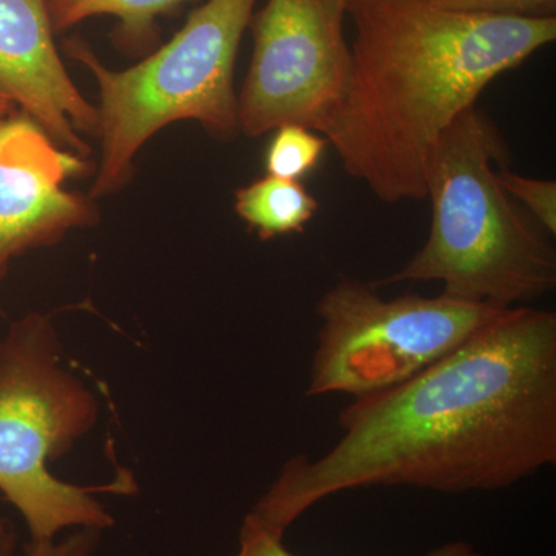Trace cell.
I'll return each instance as SVG.
<instances>
[{"label": "cell", "instance_id": "1", "mask_svg": "<svg viewBox=\"0 0 556 556\" xmlns=\"http://www.w3.org/2000/svg\"><path fill=\"white\" fill-rule=\"evenodd\" d=\"M316 460H289L251 511L285 530L346 490H500L556 463V314L517 306L441 361L354 401Z\"/></svg>", "mask_w": 556, "mask_h": 556}, {"label": "cell", "instance_id": "2", "mask_svg": "<svg viewBox=\"0 0 556 556\" xmlns=\"http://www.w3.org/2000/svg\"><path fill=\"white\" fill-rule=\"evenodd\" d=\"M351 73L321 131L388 204L427 199L431 156L482 91L556 39V17L485 16L424 0H348Z\"/></svg>", "mask_w": 556, "mask_h": 556}, {"label": "cell", "instance_id": "3", "mask_svg": "<svg viewBox=\"0 0 556 556\" xmlns=\"http://www.w3.org/2000/svg\"><path fill=\"white\" fill-rule=\"evenodd\" d=\"M506 144L496 127L468 109L431 156L430 236L404 268L372 287L441 281L442 294L496 308L532 305L556 287V252L546 230L503 189L497 167Z\"/></svg>", "mask_w": 556, "mask_h": 556}, {"label": "cell", "instance_id": "4", "mask_svg": "<svg viewBox=\"0 0 556 556\" xmlns=\"http://www.w3.org/2000/svg\"><path fill=\"white\" fill-rule=\"evenodd\" d=\"M257 0H207L181 30L134 67L110 70L79 38L65 51L93 73L100 89L101 164L89 197L123 189L135 156L153 135L177 121H197L211 137L240 134L233 68Z\"/></svg>", "mask_w": 556, "mask_h": 556}, {"label": "cell", "instance_id": "5", "mask_svg": "<svg viewBox=\"0 0 556 556\" xmlns=\"http://www.w3.org/2000/svg\"><path fill=\"white\" fill-rule=\"evenodd\" d=\"M50 318L30 313L0 340V493L30 529L31 541H53L67 527L98 530L113 519L93 493H129V473L108 485L78 486L50 473L58 459L93 427L98 405L61 367Z\"/></svg>", "mask_w": 556, "mask_h": 556}, {"label": "cell", "instance_id": "6", "mask_svg": "<svg viewBox=\"0 0 556 556\" xmlns=\"http://www.w3.org/2000/svg\"><path fill=\"white\" fill-rule=\"evenodd\" d=\"M508 308L405 294L342 278L318 300L320 318L306 394L358 397L404 382L447 356Z\"/></svg>", "mask_w": 556, "mask_h": 556}, {"label": "cell", "instance_id": "7", "mask_svg": "<svg viewBox=\"0 0 556 556\" xmlns=\"http://www.w3.org/2000/svg\"><path fill=\"white\" fill-rule=\"evenodd\" d=\"M340 0H268L252 14L251 65L239 97V131L258 138L287 124L321 134L351 73Z\"/></svg>", "mask_w": 556, "mask_h": 556}, {"label": "cell", "instance_id": "8", "mask_svg": "<svg viewBox=\"0 0 556 556\" xmlns=\"http://www.w3.org/2000/svg\"><path fill=\"white\" fill-rule=\"evenodd\" d=\"M94 164L61 148L25 113L0 118V281L11 262L100 219L97 200L65 188Z\"/></svg>", "mask_w": 556, "mask_h": 556}, {"label": "cell", "instance_id": "9", "mask_svg": "<svg viewBox=\"0 0 556 556\" xmlns=\"http://www.w3.org/2000/svg\"><path fill=\"white\" fill-rule=\"evenodd\" d=\"M0 94L61 148L89 159L83 135L98 137V110L62 64L47 0H0Z\"/></svg>", "mask_w": 556, "mask_h": 556}, {"label": "cell", "instance_id": "10", "mask_svg": "<svg viewBox=\"0 0 556 556\" xmlns=\"http://www.w3.org/2000/svg\"><path fill=\"white\" fill-rule=\"evenodd\" d=\"M237 215L262 240L305 232L318 211V201L302 181L266 177L236 192Z\"/></svg>", "mask_w": 556, "mask_h": 556}, {"label": "cell", "instance_id": "11", "mask_svg": "<svg viewBox=\"0 0 556 556\" xmlns=\"http://www.w3.org/2000/svg\"><path fill=\"white\" fill-rule=\"evenodd\" d=\"M190 0H47L54 35L97 16L118 20L116 40L127 50L148 49L159 36L156 21Z\"/></svg>", "mask_w": 556, "mask_h": 556}, {"label": "cell", "instance_id": "12", "mask_svg": "<svg viewBox=\"0 0 556 556\" xmlns=\"http://www.w3.org/2000/svg\"><path fill=\"white\" fill-rule=\"evenodd\" d=\"M274 131L265 155L266 172L270 177L302 181L320 163L327 139L298 124H287Z\"/></svg>", "mask_w": 556, "mask_h": 556}, {"label": "cell", "instance_id": "13", "mask_svg": "<svg viewBox=\"0 0 556 556\" xmlns=\"http://www.w3.org/2000/svg\"><path fill=\"white\" fill-rule=\"evenodd\" d=\"M497 181L510 199L527 208L538 225L546 230L547 236L556 233V182L551 179L525 177L517 172L500 166L496 170Z\"/></svg>", "mask_w": 556, "mask_h": 556}, {"label": "cell", "instance_id": "14", "mask_svg": "<svg viewBox=\"0 0 556 556\" xmlns=\"http://www.w3.org/2000/svg\"><path fill=\"white\" fill-rule=\"evenodd\" d=\"M285 532L260 521L249 514L240 532V548L236 556H295L283 544ZM427 556H481L470 544L452 543L434 548Z\"/></svg>", "mask_w": 556, "mask_h": 556}, {"label": "cell", "instance_id": "15", "mask_svg": "<svg viewBox=\"0 0 556 556\" xmlns=\"http://www.w3.org/2000/svg\"><path fill=\"white\" fill-rule=\"evenodd\" d=\"M438 9L466 14L556 17V0H424Z\"/></svg>", "mask_w": 556, "mask_h": 556}, {"label": "cell", "instance_id": "16", "mask_svg": "<svg viewBox=\"0 0 556 556\" xmlns=\"http://www.w3.org/2000/svg\"><path fill=\"white\" fill-rule=\"evenodd\" d=\"M93 530H84L79 535L68 538L61 544L53 541H31L27 556H89L94 546ZM16 533L9 521H0V556H14Z\"/></svg>", "mask_w": 556, "mask_h": 556}, {"label": "cell", "instance_id": "17", "mask_svg": "<svg viewBox=\"0 0 556 556\" xmlns=\"http://www.w3.org/2000/svg\"><path fill=\"white\" fill-rule=\"evenodd\" d=\"M13 108V102H11L9 98L3 97V94H0V118L9 115V113H11V109Z\"/></svg>", "mask_w": 556, "mask_h": 556}, {"label": "cell", "instance_id": "18", "mask_svg": "<svg viewBox=\"0 0 556 556\" xmlns=\"http://www.w3.org/2000/svg\"><path fill=\"white\" fill-rule=\"evenodd\" d=\"M340 2L345 3V7H346L348 0H340Z\"/></svg>", "mask_w": 556, "mask_h": 556}]
</instances>
